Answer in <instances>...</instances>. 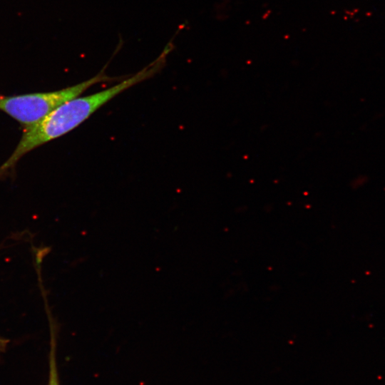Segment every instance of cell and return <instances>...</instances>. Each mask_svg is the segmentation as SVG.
Instances as JSON below:
<instances>
[{
    "label": "cell",
    "mask_w": 385,
    "mask_h": 385,
    "mask_svg": "<svg viewBox=\"0 0 385 385\" xmlns=\"http://www.w3.org/2000/svg\"><path fill=\"white\" fill-rule=\"evenodd\" d=\"M51 342V349L49 359V376L47 385H59L53 339H52Z\"/></svg>",
    "instance_id": "3"
},
{
    "label": "cell",
    "mask_w": 385,
    "mask_h": 385,
    "mask_svg": "<svg viewBox=\"0 0 385 385\" xmlns=\"http://www.w3.org/2000/svg\"><path fill=\"white\" fill-rule=\"evenodd\" d=\"M9 343V339L0 337V351H4Z\"/></svg>",
    "instance_id": "4"
},
{
    "label": "cell",
    "mask_w": 385,
    "mask_h": 385,
    "mask_svg": "<svg viewBox=\"0 0 385 385\" xmlns=\"http://www.w3.org/2000/svg\"><path fill=\"white\" fill-rule=\"evenodd\" d=\"M138 82V77L133 75L99 92L72 98L53 109L36 123L24 129L16 147L0 166V179L12 171L26 154L71 131L103 105Z\"/></svg>",
    "instance_id": "1"
},
{
    "label": "cell",
    "mask_w": 385,
    "mask_h": 385,
    "mask_svg": "<svg viewBox=\"0 0 385 385\" xmlns=\"http://www.w3.org/2000/svg\"><path fill=\"white\" fill-rule=\"evenodd\" d=\"M115 78L105 73V68L93 78L61 90L16 96L0 94V111L18 121L24 129L38 122L53 109L79 96L92 86Z\"/></svg>",
    "instance_id": "2"
}]
</instances>
